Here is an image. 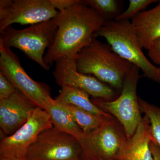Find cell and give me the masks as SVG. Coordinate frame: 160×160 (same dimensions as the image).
Returning <instances> with one entry per match:
<instances>
[{
	"label": "cell",
	"instance_id": "cell-17",
	"mask_svg": "<svg viewBox=\"0 0 160 160\" xmlns=\"http://www.w3.org/2000/svg\"><path fill=\"white\" fill-rule=\"evenodd\" d=\"M62 104L85 134H89L98 129L108 119L114 118L96 115L76 106Z\"/></svg>",
	"mask_w": 160,
	"mask_h": 160
},
{
	"label": "cell",
	"instance_id": "cell-13",
	"mask_svg": "<svg viewBox=\"0 0 160 160\" xmlns=\"http://www.w3.org/2000/svg\"><path fill=\"white\" fill-rule=\"evenodd\" d=\"M152 140L150 122L145 115L118 160H154L150 147Z\"/></svg>",
	"mask_w": 160,
	"mask_h": 160
},
{
	"label": "cell",
	"instance_id": "cell-12",
	"mask_svg": "<svg viewBox=\"0 0 160 160\" xmlns=\"http://www.w3.org/2000/svg\"><path fill=\"white\" fill-rule=\"evenodd\" d=\"M36 107L18 89L8 98L0 100L2 138L11 135L23 126Z\"/></svg>",
	"mask_w": 160,
	"mask_h": 160
},
{
	"label": "cell",
	"instance_id": "cell-26",
	"mask_svg": "<svg viewBox=\"0 0 160 160\" xmlns=\"http://www.w3.org/2000/svg\"><path fill=\"white\" fill-rule=\"evenodd\" d=\"M0 160H12L8 159L5 158L0 157ZM27 160L25 159V160Z\"/></svg>",
	"mask_w": 160,
	"mask_h": 160
},
{
	"label": "cell",
	"instance_id": "cell-11",
	"mask_svg": "<svg viewBox=\"0 0 160 160\" xmlns=\"http://www.w3.org/2000/svg\"><path fill=\"white\" fill-rule=\"evenodd\" d=\"M59 12L49 0H14L0 9V33L15 23L34 25L57 17Z\"/></svg>",
	"mask_w": 160,
	"mask_h": 160
},
{
	"label": "cell",
	"instance_id": "cell-24",
	"mask_svg": "<svg viewBox=\"0 0 160 160\" xmlns=\"http://www.w3.org/2000/svg\"><path fill=\"white\" fill-rule=\"evenodd\" d=\"M150 147L154 160H160V148L151 140Z\"/></svg>",
	"mask_w": 160,
	"mask_h": 160
},
{
	"label": "cell",
	"instance_id": "cell-10",
	"mask_svg": "<svg viewBox=\"0 0 160 160\" xmlns=\"http://www.w3.org/2000/svg\"><path fill=\"white\" fill-rule=\"evenodd\" d=\"M55 63L52 74L61 87L67 86L81 89L93 98L112 101L115 97V90L109 85L92 76L79 72L75 58H62Z\"/></svg>",
	"mask_w": 160,
	"mask_h": 160
},
{
	"label": "cell",
	"instance_id": "cell-2",
	"mask_svg": "<svg viewBox=\"0 0 160 160\" xmlns=\"http://www.w3.org/2000/svg\"><path fill=\"white\" fill-rule=\"evenodd\" d=\"M75 62L79 72L92 76L120 91L133 66L116 53L109 44L95 37L78 52Z\"/></svg>",
	"mask_w": 160,
	"mask_h": 160
},
{
	"label": "cell",
	"instance_id": "cell-4",
	"mask_svg": "<svg viewBox=\"0 0 160 160\" xmlns=\"http://www.w3.org/2000/svg\"><path fill=\"white\" fill-rule=\"evenodd\" d=\"M58 17L22 29L9 26L1 33L0 43L9 48L19 49L43 69L49 70L50 67L44 62V54L54 41L58 29Z\"/></svg>",
	"mask_w": 160,
	"mask_h": 160
},
{
	"label": "cell",
	"instance_id": "cell-14",
	"mask_svg": "<svg viewBox=\"0 0 160 160\" xmlns=\"http://www.w3.org/2000/svg\"><path fill=\"white\" fill-rule=\"evenodd\" d=\"M131 23L140 46L148 50L160 38V1L154 8L137 15L132 18Z\"/></svg>",
	"mask_w": 160,
	"mask_h": 160
},
{
	"label": "cell",
	"instance_id": "cell-19",
	"mask_svg": "<svg viewBox=\"0 0 160 160\" xmlns=\"http://www.w3.org/2000/svg\"><path fill=\"white\" fill-rule=\"evenodd\" d=\"M82 2L98 12L105 21L114 20L121 13L120 1L117 0H84Z\"/></svg>",
	"mask_w": 160,
	"mask_h": 160
},
{
	"label": "cell",
	"instance_id": "cell-5",
	"mask_svg": "<svg viewBox=\"0 0 160 160\" xmlns=\"http://www.w3.org/2000/svg\"><path fill=\"white\" fill-rule=\"evenodd\" d=\"M140 69L133 65L124 82L119 96L112 101L93 98L92 102L103 111L113 117L122 126L127 139L134 134L142 118L137 87Z\"/></svg>",
	"mask_w": 160,
	"mask_h": 160
},
{
	"label": "cell",
	"instance_id": "cell-21",
	"mask_svg": "<svg viewBox=\"0 0 160 160\" xmlns=\"http://www.w3.org/2000/svg\"><path fill=\"white\" fill-rule=\"evenodd\" d=\"M17 90V89L0 72V100L8 98Z\"/></svg>",
	"mask_w": 160,
	"mask_h": 160
},
{
	"label": "cell",
	"instance_id": "cell-16",
	"mask_svg": "<svg viewBox=\"0 0 160 160\" xmlns=\"http://www.w3.org/2000/svg\"><path fill=\"white\" fill-rule=\"evenodd\" d=\"M55 100L62 104L76 106L96 115L114 118L95 105L89 99V95L87 93L77 88L62 86Z\"/></svg>",
	"mask_w": 160,
	"mask_h": 160
},
{
	"label": "cell",
	"instance_id": "cell-22",
	"mask_svg": "<svg viewBox=\"0 0 160 160\" xmlns=\"http://www.w3.org/2000/svg\"><path fill=\"white\" fill-rule=\"evenodd\" d=\"M148 51L150 59L153 62L160 66V38L152 43Z\"/></svg>",
	"mask_w": 160,
	"mask_h": 160
},
{
	"label": "cell",
	"instance_id": "cell-9",
	"mask_svg": "<svg viewBox=\"0 0 160 160\" xmlns=\"http://www.w3.org/2000/svg\"><path fill=\"white\" fill-rule=\"evenodd\" d=\"M53 127L46 110L36 107L28 121L17 131L0 142V157L12 160L26 159V152L38 136Z\"/></svg>",
	"mask_w": 160,
	"mask_h": 160
},
{
	"label": "cell",
	"instance_id": "cell-3",
	"mask_svg": "<svg viewBox=\"0 0 160 160\" xmlns=\"http://www.w3.org/2000/svg\"><path fill=\"white\" fill-rule=\"evenodd\" d=\"M105 39L116 53L138 67L145 77L160 84L159 68L152 64L143 52L135 30L129 20L105 21L95 38Z\"/></svg>",
	"mask_w": 160,
	"mask_h": 160
},
{
	"label": "cell",
	"instance_id": "cell-15",
	"mask_svg": "<svg viewBox=\"0 0 160 160\" xmlns=\"http://www.w3.org/2000/svg\"><path fill=\"white\" fill-rule=\"evenodd\" d=\"M45 110L49 115L53 127L56 129L74 137L79 142L85 135L62 103L55 99Z\"/></svg>",
	"mask_w": 160,
	"mask_h": 160
},
{
	"label": "cell",
	"instance_id": "cell-20",
	"mask_svg": "<svg viewBox=\"0 0 160 160\" xmlns=\"http://www.w3.org/2000/svg\"><path fill=\"white\" fill-rule=\"evenodd\" d=\"M155 0H129L128 8L123 12H121L115 18L116 21H125L133 18L143 9L150 4L156 2Z\"/></svg>",
	"mask_w": 160,
	"mask_h": 160
},
{
	"label": "cell",
	"instance_id": "cell-27",
	"mask_svg": "<svg viewBox=\"0 0 160 160\" xmlns=\"http://www.w3.org/2000/svg\"><path fill=\"white\" fill-rule=\"evenodd\" d=\"M159 70H160V67H159Z\"/></svg>",
	"mask_w": 160,
	"mask_h": 160
},
{
	"label": "cell",
	"instance_id": "cell-6",
	"mask_svg": "<svg viewBox=\"0 0 160 160\" xmlns=\"http://www.w3.org/2000/svg\"><path fill=\"white\" fill-rule=\"evenodd\" d=\"M128 139L122 126L115 118L108 119L102 126L79 141L82 160H118Z\"/></svg>",
	"mask_w": 160,
	"mask_h": 160
},
{
	"label": "cell",
	"instance_id": "cell-25",
	"mask_svg": "<svg viewBox=\"0 0 160 160\" xmlns=\"http://www.w3.org/2000/svg\"><path fill=\"white\" fill-rule=\"evenodd\" d=\"M13 1L12 0H1L0 1V9H6L11 5Z\"/></svg>",
	"mask_w": 160,
	"mask_h": 160
},
{
	"label": "cell",
	"instance_id": "cell-1",
	"mask_svg": "<svg viewBox=\"0 0 160 160\" xmlns=\"http://www.w3.org/2000/svg\"><path fill=\"white\" fill-rule=\"evenodd\" d=\"M58 17L54 41L44 57V62L49 67L62 58H75L105 22L98 12L81 0L60 12Z\"/></svg>",
	"mask_w": 160,
	"mask_h": 160
},
{
	"label": "cell",
	"instance_id": "cell-23",
	"mask_svg": "<svg viewBox=\"0 0 160 160\" xmlns=\"http://www.w3.org/2000/svg\"><path fill=\"white\" fill-rule=\"evenodd\" d=\"M79 0H49L54 9L62 12L69 9L78 2Z\"/></svg>",
	"mask_w": 160,
	"mask_h": 160
},
{
	"label": "cell",
	"instance_id": "cell-18",
	"mask_svg": "<svg viewBox=\"0 0 160 160\" xmlns=\"http://www.w3.org/2000/svg\"><path fill=\"white\" fill-rule=\"evenodd\" d=\"M140 111L145 113L150 122L152 141L160 148V107L138 98Z\"/></svg>",
	"mask_w": 160,
	"mask_h": 160
},
{
	"label": "cell",
	"instance_id": "cell-7",
	"mask_svg": "<svg viewBox=\"0 0 160 160\" xmlns=\"http://www.w3.org/2000/svg\"><path fill=\"white\" fill-rule=\"evenodd\" d=\"M0 72L34 106L46 109L54 100L49 88L34 81L22 67L20 59L11 48L0 43Z\"/></svg>",
	"mask_w": 160,
	"mask_h": 160
},
{
	"label": "cell",
	"instance_id": "cell-8",
	"mask_svg": "<svg viewBox=\"0 0 160 160\" xmlns=\"http://www.w3.org/2000/svg\"><path fill=\"white\" fill-rule=\"evenodd\" d=\"M78 140L53 127L41 132L26 152L27 160H82Z\"/></svg>",
	"mask_w": 160,
	"mask_h": 160
}]
</instances>
